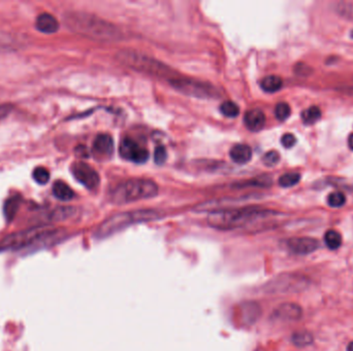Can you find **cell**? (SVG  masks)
I'll return each instance as SVG.
<instances>
[{"label":"cell","mask_w":353,"mask_h":351,"mask_svg":"<svg viewBox=\"0 0 353 351\" xmlns=\"http://www.w3.org/2000/svg\"><path fill=\"white\" fill-rule=\"evenodd\" d=\"M277 215L275 211L258 207L220 209L209 214L207 224L217 230L233 231L267 221Z\"/></svg>","instance_id":"obj_1"},{"label":"cell","mask_w":353,"mask_h":351,"mask_svg":"<svg viewBox=\"0 0 353 351\" xmlns=\"http://www.w3.org/2000/svg\"><path fill=\"white\" fill-rule=\"evenodd\" d=\"M66 26L74 32L100 41H113L122 37L114 24L84 12H67L64 14Z\"/></svg>","instance_id":"obj_2"},{"label":"cell","mask_w":353,"mask_h":351,"mask_svg":"<svg viewBox=\"0 0 353 351\" xmlns=\"http://www.w3.org/2000/svg\"><path fill=\"white\" fill-rule=\"evenodd\" d=\"M116 57L119 62L126 65L127 67L159 79L170 81L178 74V72H176L168 65L138 52L121 51Z\"/></svg>","instance_id":"obj_3"},{"label":"cell","mask_w":353,"mask_h":351,"mask_svg":"<svg viewBox=\"0 0 353 351\" xmlns=\"http://www.w3.org/2000/svg\"><path fill=\"white\" fill-rule=\"evenodd\" d=\"M159 217L160 212L154 209H139L128 212L117 213L113 216H110L105 222L98 226V228L95 231V237L106 238L134 224L155 221V219H158Z\"/></svg>","instance_id":"obj_4"},{"label":"cell","mask_w":353,"mask_h":351,"mask_svg":"<svg viewBox=\"0 0 353 351\" xmlns=\"http://www.w3.org/2000/svg\"><path fill=\"white\" fill-rule=\"evenodd\" d=\"M158 186L150 180L135 179L118 185L111 194V201L115 204L132 203L157 196Z\"/></svg>","instance_id":"obj_5"},{"label":"cell","mask_w":353,"mask_h":351,"mask_svg":"<svg viewBox=\"0 0 353 351\" xmlns=\"http://www.w3.org/2000/svg\"><path fill=\"white\" fill-rule=\"evenodd\" d=\"M311 284V280L297 273H282L269 279L263 287L267 294L287 295L299 294L306 291Z\"/></svg>","instance_id":"obj_6"},{"label":"cell","mask_w":353,"mask_h":351,"mask_svg":"<svg viewBox=\"0 0 353 351\" xmlns=\"http://www.w3.org/2000/svg\"><path fill=\"white\" fill-rule=\"evenodd\" d=\"M169 83L176 89L178 92L196 98H217L219 97V92L214 85L204 81L197 80L195 78L183 76L177 74L173 77Z\"/></svg>","instance_id":"obj_7"},{"label":"cell","mask_w":353,"mask_h":351,"mask_svg":"<svg viewBox=\"0 0 353 351\" xmlns=\"http://www.w3.org/2000/svg\"><path fill=\"white\" fill-rule=\"evenodd\" d=\"M56 233V230L45 227L32 228L25 231L14 233L5 237L0 241V250L22 248L34 244L37 241L43 240L47 237H52Z\"/></svg>","instance_id":"obj_8"},{"label":"cell","mask_w":353,"mask_h":351,"mask_svg":"<svg viewBox=\"0 0 353 351\" xmlns=\"http://www.w3.org/2000/svg\"><path fill=\"white\" fill-rule=\"evenodd\" d=\"M120 155L123 159L135 164L146 163L150 157L149 151L130 138H124L120 143Z\"/></svg>","instance_id":"obj_9"},{"label":"cell","mask_w":353,"mask_h":351,"mask_svg":"<svg viewBox=\"0 0 353 351\" xmlns=\"http://www.w3.org/2000/svg\"><path fill=\"white\" fill-rule=\"evenodd\" d=\"M74 178L88 190H95L100 183L97 171L84 162H77L72 166Z\"/></svg>","instance_id":"obj_10"},{"label":"cell","mask_w":353,"mask_h":351,"mask_svg":"<svg viewBox=\"0 0 353 351\" xmlns=\"http://www.w3.org/2000/svg\"><path fill=\"white\" fill-rule=\"evenodd\" d=\"M286 246L295 254L307 255L319 248V241L311 237H294L286 241Z\"/></svg>","instance_id":"obj_11"},{"label":"cell","mask_w":353,"mask_h":351,"mask_svg":"<svg viewBox=\"0 0 353 351\" xmlns=\"http://www.w3.org/2000/svg\"><path fill=\"white\" fill-rule=\"evenodd\" d=\"M303 316V308L296 303H282L276 307L273 317L281 321H297Z\"/></svg>","instance_id":"obj_12"},{"label":"cell","mask_w":353,"mask_h":351,"mask_svg":"<svg viewBox=\"0 0 353 351\" xmlns=\"http://www.w3.org/2000/svg\"><path fill=\"white\" fill-rule=\"evenodd\" d=\"M261 315V307L256 302H245L241 305L242 321L248 325L255 323Z\"/></svg>","instance_id":"obj_13"},{"label":"cell","mask_w":353,"mask_h":351,"mask_svg":"<svg viewBox=\"0 0 353 351\" xmlns=\"http://www.w3.org/2000/svg\"><path fill=\"white\" fill-rule=\"evenodd\" d=\"M244 123L248 130L252 132H258L265 125V116L260 109L254 108L245 114Z\"/></svg>","instance_id":"obj_14"},{"label":"cell","mask_w":353,"mask_h":351,"mask_svg":"<svg viewBox=\"0 0 353 351\" xmlns=\"http://www.w3.org/2000/svg\"><path fill=\"white\" fill-rule=\"evenodd\" d=\"M35 26L38 31L47 34L55 33L59 29L58 21L55 19L54 16L48 13H44L37 17Z\"/></svg>","instance_id":"obj_15"},{"label":"cell","mask_w":353,"mask_h":351,"mask_svg":"<svg viewBox=\"0 0 353 351\" xmlns=\"http://www.w3.org/2000/svg\"><path fill=\"white\" fill-rule=\"evenodd\" d=\"M230 156H231V159L235 163L240 164V165H244L251 160L252 149L250 146L247 145V144L239 143V144L234 145L231 148Z\"/></svg>","instance_id":"obj_16"},{"label":"cell","mask_w":353,"mask_h":351,"mask_svg":"<svg viewBox=\"0 0 353 351\" xmlns=\"http://www.w3.org/2000/svg\"><path fill=\"white\" fill-rule=\"evenodd\" d=\"M93 148L100 155L111 156L114 151V140L112 136L106 133L98 134L93 142Z\"/></svg>","instance_id":"obj_17"},{"label":"cell","mask_w":353,"mask_h":351,"mask_svg":"<svg viewBox=\"0 0 353 351\" xmlns=\"http://www.w3.org/2000/svg\"><path fill=\"white\" fill-rule=\"evenodd\" d=\"M53 195L61 201H69L74 198L75 193L65 183L58 181L53 185Z\"/></svg>","instance_id":"obj_18"},{"label":"cell","mask_w":353,"mask_h":351,"mask_svg":"<svg viewBox=\"0 0 353 351\" xmlns=\"http://www.w3.org/2000/svg\"><path fill=\"white\" fill-rule=\"evenodd\" d=\"M282 85H283V80L278 75L265 76L260 81L261 89L266 93H275L281 89Z\"/></svg>","instance_id":"obj_19"},{"label":"cell","mask_w":353,"mask_h":351,"mask_svg":"<svg viewBox=\"0 0 353 351\" xmlns=\"http://www.w3.org/2000/svg\"><path fill=\"white\" fill-rule=\"evenodd\" d=\"M292 341L295 346L299 348H305L310 345H312L314 342V337L312 333H310L308 331H298L294 333L292 337Z\"/></svg>","instance_id":"obj_20"},{"label":"cell","mask_w":353,"mask_h":351,"mask_svg":"<svg viewBox=\"0 0 353 351\" xmlns=\"http://www.w3.org/2000/svg\"><path fill=\"white\" fill-rule=\"evenodd\" d=\"M21 204V198L18 196H14L11 197L10 199H8L5 203V207H4V212H5V216L7 218V221L11 222L12 219L15 217L19 207Z\"/></svg>","instance_id":"obj_21"},{"label":"cell","mask_w":353,"mask_h":351,"mask_svg":"<svg viewBox=\"0 0 353 351\" xmlns=\"http://www.w3.org/2000/svg\"><path fill=\"white\" fill-rule=\"evenodd\" d=\"M324 242L330 250H336L342 244V236L336 230H328L324 235Z\"/></svg>","instance_id":"obj_22"},{"label":"cell","mask_w":353,"mask_h":351,"mask_svg":"<svg viewBox=\"0 0 353 351\" xmlns=\"http://www.w3.org/2000/svg\"><path fill=\"white\" fill-rule=\"evenodd\" d=\"M321 117V112L317 106H311L302 113V120L305 124L311 125L317 122Z\"/></svg>","instance_id":"obj_23"},{"label":"cell","mask_w":353,"mask_h":351,"mask_svg":"<svg viewBox=\"0 0 353 351\" xmlns=\"http://www.w3.org/2000/svg\"><path fill=\"white\" fill-rule=\"evenodd\" d=\"M220 112L226 118H236L240 114V107L235 102L226 100L221 103Z\"/></svg>","instance_id":"obj_24"},{"label":"cell","mask_w":353,"mask_h":351,"mask_svg":"<svg viewBox=\"0 0 353 351\" xmlns=\"http://www.w3.org/2000/svg\"><path fill=\"white\" fill-rule=\"evenodd\" d=\"M301 181V175L297 172L285 173L279 179V185L282 188H290L298 185Z\"/></svg>","instance_id":"obj_25"},{"label":"cell","mask_w":353,"mask_h":351,"mask_svg":"<svg viewBox=\"0 0 353 351\" xmlns=\"http://www.w3.org/2000/svg\"><path fill=\"white\" fill-rule=\"evenodd\" d=\"M74 213L75 209L73 207H59L51 213V218L53 221H64L73 216Z\"/></svg>","instance_id":"obj_26"},{"label":"cell","mask_w":353,"mask_h":351,"mask_svg":"<svg viewBox=\"0 0 353 351\" xmlns=\"http://www.w3.org/2000/svg\"><path fill=\"white\" fill-rule=\"evenodd\" d=\"M346 202L345 195L342 192H333L330 193L327 197V203L330 207L333 208H338L342 207Z\"/></svg>","instance_id":"obj_27"},{"label":"cell","mask_w":353,"mask_h":351,"mask_svg":"<svg viewBox=\"0 0 353 351\" xmlns=\"http://www.w3.org/2000/svg\"><path fill=\"white\" fill-rule=\"evenodd\" d=\"M33 180L39 185H46L50 180V173L44 167H37L32 173Z\"/></svg>","instance_id":"obj_28"},{"label":"cell","mask_w":353,"mask_h":351,"mask_svg":"<svg viewBox=\"0 0 353 351\" xmlns=\"http://www.w3.org/2000/svg\"><path fill=\"white\" fill-rule=\"evenodd\" d=\"M292 114V108L285 102H280L276 105L275 108V116L279 121H285L289 118Z\"/></svg>","instance_id":"obj_29"},{"label":"cell","mask_w":353,"mask_h":351,"mask_svg":"<svg viewBox=\"0 0 353 351\" xmlns=\"http://www.w3.org/2000/svg\"><path fill=\"white\" fill-rule=\"evenodd\" d=\"M280 161V155L276 150H269L267 151L262 158V162L267 167H274L276 166Z\"/></svg>","instance_id":"obj_30"},{"label":"cell","mask_w":353,"mask_h":351,"mask_svg":"<svg viewBox=\"0 0 353 351\" xmlns=\"http://www.w3.org/2000/svg\"><path fill=\"white\" fill-rule=\"evenodd\" d=\"M167 159H168V152L165 147L162 145L157 146L154 151V162L157 165H163L165 161H167Z\"/></svg>","instance_id":"obj_31"},{"label":"cell","mask_w":353,"mask_h":351,"mask_svg":"<svg viewBox=\"0 0 353 351\" xmlns=\"http://www.w3.org/2000/svg\"><path fill=\"white\" fill-rule=\"evenodd\" d=\"M281 143L285 148H292L297 143V138L294 134L286 133L281 138Z\"/></svg>","instance_id":"obj_32"},{"label":"cell","mask_w":353,"mask_h":351,"mask_svg":"<svg viewBox=\"0 0 353 351\" xmlns=\"http://www.w3.org/2000/svg\"><path fill=\"white\" fill-rule=\"evenodd\" d=\"M13 111V106L10 104L0 105V122L4 121Z\"/></svg>","instance_id":"obj_33"},{"label":"cell","mask_w":353,"mask_h":351,"mask_svg":"<svg viewBox=\"0 0 353 351\" xmlns=\"http://www.w3.org/2000/svg\"><path fill=\"white\" fill-rule=\"evenodd\" d=\"M348 146L350 147L351 150H353V134H351L348 138Z\"/></svg>","instance_id":"obj_34"},{"label":"cell","mask_w":353,"mask_h":351,"mask_svg":"<svg viewBox=\"0 0 353 351\" xmlns=\"http://www.w3.org/2000/svg\"><path fill=\"white\" fill-rule=\"evenodd\" d=\"M347 351H353V341H351L347 346Z\"/></svg>","instance_id":"obj_35"},{"label":"cell","mask_w":353,"mask_h":351,"mask_svg":"<svg viewBox=\"0 0 353 351\" xmlns=\"http://www.w3.org/2000/svg\"><path fill=\"white\" fill-rule=\"evenodd\" d=\"M351 37H352V38H353V31H352V32H351Z\"/></svg>","instance_id":"obj_36"}]
</instances>
